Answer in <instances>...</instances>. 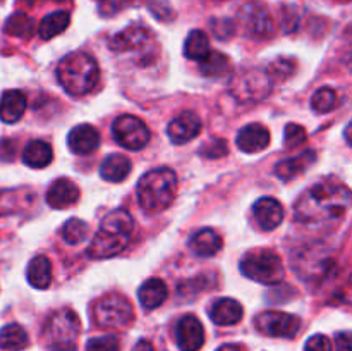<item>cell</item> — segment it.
Returning a JSON list of instances; mask_svg holds the SVG:
<instances>
[{
    "label": "cell",
    "mask_w": 352,
    "mask_h": 351,
    "mask_svg": "<svg viewBox=\"0 0 352 351\" xmlns=\"http://www.w3.org/2000/svg\"><path fill=\"white\" fill-rule=\"evenodd\" d=\"M351 205V191L336 181H320L296 202V219L311 229H333Z\"/></svg>",
    "instance_id": "obj_1"
},
{
    "label": "cell",
    "mask_w": 352,
    "mask_h": 351,
    "mask_svg": "<svg viewBox=\"0 0 352 351\" xmlns=\"http://www.w3.org/2000/svg\"><path fill=\"white\" fill-rule=\"evenodd\" d=\"M133 231L134 220L131 213L122 209L113 210L100 224L98 233L88 248V255L95 260H102L122 253L133 240Z\"/></svg>",
    "instance_id": "obj_2"
},
{
    "label": "cell",
    "mask_w": 352,
    "mask_h": 351,
    "mask_svg": "<svg viewBox=\"0 0 352 351\" xmlns=\"http://www.w3.org/2000/svg\"><path fill=\"white\" fill-rule=\"evenodd\" d=\"M57 78L69 95L82 96L96 86L100 79V69L91 55L85 52H72L65 55L58 64Z\"/></svg>",
    "instance_id": "obj_3"
},
{
    "label": "cell",
    "mask_w": 352,
    "mask_h": 351,
    "mask_svg": "<svg viewBox=\"0 0 352 351\" xmlns=\"http://www.w3.org/2000/svg\"><path fill=\"white\" fill-rule=\"evenodd\" d=\"M177 191V176L167 167L146 172L138 182V200L144 210L158 212L174 202Z\"/></svg>",
    "instance_id": "obj_4"
},
{
    "label": "cell",
    "mask_w": 352,
    "mask_h": 351,
    "mask_svg": "<svg viewBox=\"0 0 352 351\" xmlns=\"http://www.w3.org/2000/svg\"><path fill=\"white\" fill-rule=\"evenodd\" d=\"M109 47L116 54H134V61L150 64L157 57V41L153 33L143 26H129L110 40Z\"/></svg>",
    "instance_id": "obj_5"
},
{
    "label": "cell",
    "mask_w": 352,
    "mask_h": 351,
    "mask_svg": "<svg viewBox=\"0 0 352 351\" xmlns=\"http://www.w3.org/2000/svg\"><path fill=\"white\" fill-rule=\"evenodd\" d=\"M241 270L246 277L261 284H278L285 275L280 257L275 251L265 250V248L244 255L241 262Z\"/></svg>",
    "instance_id": "obj_6"
},
{
    "label": "cell",
    "mask_w": 352,
    "mask_h": 351,
    "mask_svg": "<svg viewBox=\"0 0 352 351\" xmlns=\"http://www.w3.org/2000/svg\"><path fill=\"white\" fill-rule=\"evenodd\" d=\"M93 320L102 329H122L134 320L133 305L122 295H107L93 305Z\"/></svg>",
    "instance_id": "obj_7"
},
{
    "label": "cell",
    "mask_w": 352,
    "mask_h": 351,
    "mask_svg": "<svg viewBox=\"0 0 352 351\" xmlns=\"http://www.w3.org/2000/svg\"><path fill=\"white\" fill-rule=\"evenodd\" d=\"M292 267L306 282H318L327 279L329 272H332L333 258L327 253V250L308 246L292 258Z\"/></svg>",
    "instance_id": "obj_8"
},
{
    "label": "cell",
    "mask_w": 352,
    "mask_h": 351,
    "mask_svg": "<svg viewBox=\"0 0 352 351\" xmlns=\"http://www.w3.org/2000/svg\"><path fill=\"white\" fill-rule=\"evenodd\" d=\"M268 72L261 69H250L237 76L230 86V93L239 102H260L270 93L272 81Z\"/></svg>",
    "instance_id": "obj_9"
},
{
    "label": "cell",
    "mask_w": 352,
    "mask_h": 351,
    "mask_svg": "<svg viewBox=\"0 0 352 351\" xmlns=\"http://www.w3.org/2000/svg\"><path fill=\"white\" fill-rule=\"evenodd\" d=\"M112 133L117 143L127 150H141L150 141V129L140 117L124 114L112 124Z\"/></svg>",
    "instance_id": "obj_10"
},
{
    "label": "cell",
    "mask_w": 352,
    "mask_h": 351,
    "mask_svg": "<svg viewBox=\"0 0 352 351\" xmlns=\"http://www.w3.org/2000/svg\"><path fill=\"white\" fill-rule=\"evenodd\" d=\"M237 21L243 26L244 33L251 38L265 40L275 33V24L267 7L260 2H250L239 10Z\"/></svg>",
    "instance_id": "obj_11"
},
{
    "label": "cell",
    "mask_w": 352,
    "mask_h": 351,
    "mask_svg": "<svg viewBox=\"0 0 352 351\" xmlns=\"http://www.w3.org/2000/svg\"><path fill=\"white\" fill-rule=\"evenodd\" d=\"M79 336V319L71 308H62L52 313L43 329L45 341L50 344L76 343Z\"/></svg>",
    "instance_id": "obj_12"
},
{
    "label": "cell",
    "mask_w": 352,
    "mask_h": 351,
    "mask_svg": "<svg viewBox=\"0 0 352 351\" xmlns=\"http://www.w3.org/2000/svg\"><path fill=\"white\" fill-rule=\"evenodd\" d=\"M254 326L265 336L292 339L299 332V329H301V319L292 315V313L268 310V312L260 313L254 319Z\"/></svg>",
    "instance_id": "obj_13"
},
{
    "label": "cell",
    "mask_w": 352,
    "mask_h": 351,
    "mask_svg": "<svg viewBox=\"0 0 352 351\" xmlns=\"http://www.w3.org/2000/svg\"><path fill=\"white\" fill-rule=\"evenodd\" d=\"M175 339L181 351H198L205 344V329L195 315H184L175 327Z\"/></svg>",
    "instance_id": "obj_14"
},
{
    "label": "cell",
    "mask_w": 352,
    "mask_h": 351,
    "mask_svg": "<svg viewBox=\"0 0 352 351\" xmlns=\"http://www.w3.org/2000/svg\"><path fill=\"white\" fill-rule=\"evenodd\" d=\"M201 119L195 112L186 110V112L179 114L177 117H174L170 120V124L167 127V133L172 143L184 145L198 136L199 131H201Z\"/></svg>",
    "instance_id": "obj_15"
},
{
    "label": "cell",
    "mask_w": 352,
    "mask_h": 351,
    "mask_svg": "<svg viewBox=\"0 0 352 351\" xmlns=\"http://www.w3.org/2000/svg\"><path fill=\"white\" fill-rule=\"evenodd\" d=\"M36 202V195L31 188L0 189V217L17 215L26 212Z\"/></svg>",
    "instance_id": "obj_16"
},
{
    "label": "cell",
    "mask_w": 352,
    "mask_h": 351,
    "mask_svg": "<svg viewBox=\"0 0 352 351\" xmlns=\"http://www.w3.org/2000/svg\"><path fill=\"white\" fill-rule=\"evenodd\" d=\"M256 224L263 231H274L284 220V206L270 196H263L253 206Z\"/></svg>",
    "instance_id": "obj_17"
},
{
    "label": "cell",
    "mask_w": 352,
    "mask_h": 351,
    "mask_svg": "<svg viewBox=\"0 0 352 351\" xmlns=\"http://www.w3.org/2000/svg\"><path fill=\"white\" fill-rule=\"evenodd\" d=\"M237 147L246 153H256L270 145V131L263 124H248L237 134Z\"/></svg>",
    "instance_id": "obj_18"
},
{
    "label": "cell",
    "mask_w": 352,
    "mask_h": 351,
    "mask_svg": "<svg viewBox=\"0 0 352 351\" xmlns=\"http://www.w3.org/2000/svg\"><path fill=\"white\" fill-rule=\"evenodd\" d=\"M79 198V189L71 179L58 178L50 184L47 191V203L52 209H67V206L74 205Z\"/></svg>",
    "instance_id": "obj_19"
},
{
    "label": "cell",
    "mask_w": 352,
    "mask_h": 351,
    "mask_svg": "<svg viewBox=\"0 0 352 351\" xmlns=\"http://www.w3.org/2000/svg\"><path fill=\"white\" fill-rule=\"evenodd\" d=\"M69 148H71L74 153L86 155L91 153L98 148L100 145V134L96 131V127L89 126V124H79V126L72 127L71 133L67 136Z\"/></svg>",
    "instance_id": "obj_20"
},
{
    "label": "cell",
    "mask_w": 352,
    "mask_h": 351,
    "mask_svg": "<svg viewBox=\"0 0 352 351\" xmlns=\"http://www.w3.org/2000/svg\"><path fill=\"white\" fill-rule=\"evenodd\" d=\"M316 160V153L313 150H305L302 153L296 155V157L285 158L280 160L275 167V174L282 181H292V179L299 178L301 174H305L309 167L313 165V162Z\"/></svg>",
    "instance_id": "obj_21"
},
{
    "label": "cell",
    "mask_w": 352,
    "mask_h": 351,
    "mask_svg": "<svg viewBox=\"0 0 352 351\" xmlns=\"http://www.w3.org/2000/svg\"><path fill=\"white\" fill-rule=\"evenodd\" d=\"M222 236H220L215 229H210V227L198 231V233L192 234V237L189 240V248H191L198 257H213V255H217L222 250Z\"/></svg>",
    "instance_id": "obj_22"
},
{
    "label": "cell",
    "mask_w": 352,
    "mask_h": 351,
    "mask_svg": "<svg viewBox=\"0 0 352 351\" xmlns=\"http://www.w3.org/2000/svg\"><path fill=\"white\" fill-rule=\"evenodd\" d=\"M26 110V95L19 89H9L0 98V120L14 124L23 117Z\"/></svg>",
    "instance_id": "obj_23"
},
{
    "label": "cell",
    "mask_w": 352,
    "mask_h": 351,
    "mask_svg": "<svg viewBox=\"0 0 352 351\" xmlns=\"http://www.w3.org/2000/svg\"><path fill=\"white\" fill-rule=\"evenodd\" d=\"M243 306L232 298H222L213 303L210 317L217 326H234L243 319Z\"/></svg>",
    "instance_id": "obj_24"
},
{
    "label": "cell",
    "mask_w": 352,
    "mask_h": 351,
    "mask_svg": "<svg viewBox=\"0 0 352 351\" xmlns=\"http://www.w3.org/2000/svg\"><path fill=\"white\" fill-rule=\"evenodd\" d=\"M138 296H140V301L143 305V308L155 310L167 299L168 289L162 279L153 277L143 282V286L138 291Z\"/></svg>",
    "instance_id": "obj_25"
},
{
    "label": "cell",
    "mask_w": 352,
    "mask_h": 351,
    "mask_svg": "<svg viewBox=\"0 0 352 351\" xmlns=\"http://www.w3.org/2000/svg\"><path fill=\"white\" fill-rule=\"evenodd\" d=\"M131 160L124 155L112 153L105 157V160L100 165V176L109 182H119L129 176Z\"/></svg>",
    "instance_id": "obj_26"
},
{
    "label": "cell",
    "mask_w": 352,
    "mask_h": 351,
    "mask_svg": "<svg viewBox=\"0 0 352 351\" xmlns=\"http://www.w3.org/2000/svg\"><path fill=\"white\" fill-rule=\"evenodd\" d=\"M52 158H54V150L47 141L33 140L23 150V162L33 169L47 167Z\"/></svg>",
    "instance_id": "obj_27"
},
{
    "label": "cell",
    "mask_w": 352,
    "mask_h": 351,
    "mask_svg": "<svg viewBox=\"0 0 352 351\" xmlns=\"http://www.w3.org/2000/svg\"><path fill=\"white\" fill-rule=\"evenodd\" d=\"M199 71L206 78H226L232 71L230 58L222 52H208L205 58L199 61Z\"/></svg>",
    "instance_id": "obj_28"
},
{
    "label": "cell",
    "mask_w": 352,
    "mask_h": 351,
    "mask_svg": "<svg viewBox=\"0 0 352 351\" xmlns=\"http://www.w3.org/2000/svg\"><path fill=\"white\" fill-rule=\"evenodd\" d=\"M28 281L33 288L47 289L52 281V265L45 255H38L28 265Z\"/></svg>",
    "instance_id": "obj_29"
},
{
    "label": "cell",
    "mask_w": 352,
    "mask_h": 351,
    "mask_svg": "<svg viewBox=\"0 0 352 351\" xmlns=\"http://www.w3.org/2000/svg\"><path fill=\"white\" fill-rule=\"evenodd\" d=\"M69 23H71V14L67 10H57L41 19L40 26H38V36L41 40H50V38L57 36L62 31L67 30Z\"/></svg>",
    "instance_id": "obj_30"
},
{
    "label": "cell",
    "mask_w": 352,
    "mask_h": 351,
    "mask_svg": "<svg viewBox=\"0 0 352 351\" xmlns=\"http://www.w3.org/2000/svg\"><path fill=\"white\" fill-rule=\"evenodd\" d=\"M28 344H30V337L19 323H9L0 330V350L21 351Z\"/></svg>",
    "instance_id": "obj_31"
},
{
    "label": "cell",
    "mask_w": 352,
    "mask_h": 351,
    "mask_svg": "<svg viewBox=\"0 0 352 351\" xmlns=\"http://www.w3.org/2000/svg\"><path fill=\"white\" fill-rule=\"evenodd\" d=\"M210 52V40L206 33L203 31L195 30L188 34L184 43V55L192 61H201L208 55Z\"/></svg>",
    "instance_id": "obj_32"
},
{
    "label": "cell",
    "mask_w": 352,
    "mask_h": 351,
    "mask_svg": "<svg viewBox=\"0 0 352 351\" xmlns=\"http://www.w3.org/2000/svg\"><path fill=\"white\" fill-rule=\"evenodd\" d=\"M34 31V23L31 17H28L26 14L16 12L6 21V26H3V33L10 34V36L17 38H30Z\"/></svg>",
    "instance_id": "obj_33"
},
{
    "label": "cell",
    "mask_w": 352,
    "mask_h": 351,
    "mask_svg": "<svg viewBox=\"0 0 352 351\" xmlns=\"http://www.w3.org/2000/svg\"><path fill=\"white\" fill-rule=\"evenodd\" d=\"M88 233V224L81 219H69L62 227V237L67 244H79L86 240Z\"/></svg>",
    "instance_id": "obj_34"
},
{
    "label": "cell",
    "mask_w": 352,
    "mask_h": 351,
    "mask_svg": "<svg viewBox=\"0 0 352 351\" xmlns=\"http://www.w3.org/2000/svg\"><path fill=\"white\" fill-rule=\"evenodd\" d=\"M337 102H339V96H337L336 89L325 86V88L316 89V93L311 98V107L318 114H327L336 109Z\"/></svg>",
    "instance_id": "obj_35"
},
{
    "label": "cell",
    "mask_w": 352,
    "mask_h": 351,
    "mask_svg": "<svg viewBox=\"0 0 352 351\" xmlns=\"http://www.w3.org/2000/svg\"><path fill=\"white\" fill-rule=\"evenodd\" d=\"M86 351H120V343L116 336L93 337L86 344Z\"/></svg>",
    "instance_id": "obj_36"
},
{
    "label": "cell",
    "mask_w": 352,
    "mask_h": 351,
    "mask_svg": "<svg viewBox=\"0 0 352 351\" xmlns=\"http://www.w3.org/2000/svg\"><path fill=\"white\" fill-rule=\"evenodd\" d=\"M296 69V62L291 61V58H277V61L272 62L270 71H268V76L270 78H277V79H285L294 72Z\"/></svg>",
    "instance_id": "obj_37"
},
{
    "label": "cell",
    "mask_w": 352,
    "mask_h": 351,
    "mask_svg": "<svg viewBox=\"0 0 352 351\" xmlns=\"http://www.w3.org/2000/svg\"><path fill=\"white\" fill-rule=\"evenodd\" d=\"M306 141V129L299 124H287L285 127V134H284V143L287 148H294L299 147L301 143Z\"/></svg>",
    "instance_id": "obj_38"
},
{
    "label": "cell",
    "mask_w": 352,
    "mask_h": 351,
    "mask_svg": "<svg viewBox=\"0 0 352 351\" xmlns=\"http://www.w3.org/2000/svg\"><path fill=\"white\" fill-rule=\"evenodd\" d=\"M199 153L206 158H220L227 153V143L222 138H213L208 143L203 145L201 151Z\"/></svg>",
    "instance_id": "obj_39"
},
{
    "label": "cell",
    "mask_w": 352,
    "mask_h": 351,
    "mask_svg": "<svg viewBox=\"0 0 352 351\" xmlns=\"http://www.w3.org/2000/svg\"><path fill=\"white\" fill-rule=\"evenodd\" d=\"M305 351H332V343L323 334H316L306 341Z\"/></svg>",
    "instance_id": "obj_40"
},
{
    "label": "cell",
    "mask_w": 352,
    "mask_h": 351,
    "mask_svg": "<svg viewBox=\"0 0 352 351\" xmlns=\"http://www.w3.org/2000/svg\"><path fill=\"white\" fill-rule=\"evenodd\" d=\"M16 155V143L12 140H0V160L9 162Z\"/></svg>",
    "instance_id": "obj_41"
},
{
    "label": "cell",
    "mask_w": 352,
    "mask_h": 351,
    "mask_svg": "<svg viewBox=\"0 0 352 351\" xmlns=\"http://www.w3.org/2000/svg\"><path fill=\"white\" fill-rule=\"evenodd\" d=\"M337 351H352V343H351V332L349 330H344V332L337 334Z\"/></svg>",
    "instance_id": "obj_42"
},
{
    "label": "cell",
    "mask_w": 352,
    "mask_h": 351,
    "mask_svg": "<svg viewBox=\"0 0 352 351\" xmlns=\"http://www.w3.org/2000/svg\"><path fill=\"white\" fill-rule=\"evenodd\" d=\"M48 351H78L76 343H58V344H50Z\"/></svg>",
    "instance_id": "obj_43"
},
{
    "label": "cell",
    "mask_w": 352,
    "mask_h": 351,
    "mask_svg": "<svg viewBox=\"0 0 352 351\" xmlns=\"http://www.w3.org/2000/svg\"><path fill=\"white\" fill-rule=\"evenodd\" d=\"M133 351H155V348H153V344L150 343V341L141 339V341H138L136 346L133 348Z\"/></svg>",
    "instance_id": "obj_44"
},
{
    "label": "cell",
    "mask_w": 352,
    "mask_h": 351,
    "mask_svg": "<svg viewBox=\"0 0 352 351\" xmlns=\"http://www.w3.org/2000/svg\"><path fill=\"white\" fill-rule=\"evenodd\" d=\"M217 351H243V350H241V346H237V344H223V346H220Z\"/></svg>",
    "instance_id": "obj_45"
},
{
    "label": "cell",
    "mask_w": 352,
    "mask_h": 351,
    "mask_svg": "<svg viewBox=\"0 0 352 351\" xmlns=\"http://www.w3.org/2000/svg\"><path fill=\"white\" fill-rule=\"evenodd\" d=\"M344 2H346V0H344Z\"/></svg>",
    "instance_id": "obj_46"
}]
</instances>
